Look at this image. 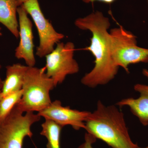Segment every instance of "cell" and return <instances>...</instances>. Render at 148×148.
Returning <instances> with one entry per match:
<instances>
[{"label": "cell", "mask_w": 148, "mask_h": 148, "mask_svg": "<svg viewBox=\"0 0 148 148\" xmlns=\"http://www.w3.org/2000/svg\"><path fill=\"white\" fill-rule=\"evenodd\" d=\"M75 24L81 30L91 32L90 45L85 49L90 51L95 58L94 68L83 77L82 83L90 88L108 83L114 78L119 69L114 64L111 57L108 32L110 19L102 12L97 11L84 17L77 18Z\"/></svg>", "instance_id": "cell-1"}, {"label": "cell", "mask_w": 148, "mask_h": 148, "mask_svg": "<svg viewBox=\"0 0 148 148\" xmlns=\"http://www.w3.org/2000/svg\"><path fill=\"white\" fill-rule=\"evenodd\" d=\"M85 125L88 133L112 148H143L132 142L124 115L113 105L106 106L98 101L96 110L90 112Z\"/></svg>", "instance_id": "cell-2"}, {"label": "cell", "mask_w": 148, "mask_h": 148, "mask_svg": "<svg viewBox=\"0 0 148 148\" xmlns=\"http://www.w3.org/2000/svg\"><path fill=\"white\" fill-rule=\"evenodd\" d=\"M45 71V67L39 69L28 66L21 89L22 97L16 105L22 112H39L52 102L50 92L55 85Z\"/></svg>", "instance_id": "cell-3"}, {"label": "cell", "mask_w": 148, "mask_h": 148, "mask_svg": "<svg viewBox=\"0 0 148 148\" xmlns=\"http://www.w3.org/2000/svg\"><path fill=\"white\" fill-rule=\"evenodd\" d=\"M111 57L114 64L129 73L132 64L148 63V49L137 45L136 37L121 26L110 32Z\"/></svg>", "instance_id": "cell-4"}, {"label": "cell", "mask_w": 148, "mask_h": 148, "mask_svg": "<svg viewBox=\"0 0 148 148\" xmlns=\"http://www.w3.org/2000/svg\"><path fill=\"white\" fill-rule=\"evenodd\" d=\"M75 51L73 43L59 42L46 56V73L53 80L55 87L64 82L67 76L79 72V66L74 57Z\"/></svg>", "instance_id": "cell-5"}, {"label": "cell", "mask_w": 148, "mask_h": 148, "mask_svg": "<svg viewBox=\"0 0 148 148\" xmlns=\"http://www.w3.org/2000/svg\"><path fill=\"white\" fill-rule=\"evenodd\" d=\"M22 5L32 17L38 31L39 44L36 54L40 58L45 57L54 49L55 45L60 42L65 36L56 32L46 18L38 0H27Z\"/></svg>", "instance_id": "cell-6"}, {"label": "cell", "mask_w": 148, "mask_h": 148, "mask_svg": "<svg viewBox=\"0 0 148 148\" xmlns=\"http://www.w3.org/2000/svg\"><path fill=\"white\" fill-rule=\"evenodd\" d=\"M34 124L32 118L18 113H12L0 123V148H23L24 139L31 138Z\"/></svg>", "instance_id": "cell-7"}, {"label": "cell", "mask_w": 148, "mask_h": 148, "mask_svg": "<svg viewBox=\"0 0 148 148\" xmlns=\"http://www.w3.org/2000/svg\"><path fill=\"white\" fill-rule=\"evenodd\" d=\"M45 119L50 120L62 127L71 125L74 129H85V122L90 114L87 111H80L64 107L60 101L56 100L44 110L38 112Z\"/></svg>", "instance_id": "cell-8"}, {"label": "cell", "mask_w": 148, "mask_h": 148, "mask_svg": "<svg viewBox=\"0 0 148 148\" xmlns=\"http://www.w3.org/2000/svg\"><path fill=\"white\" fill-rule=\"evenodd\" d=\"M19 40L15 49L14 55L18 59H23L29 67H34L36 63L34 47L33 24L28 14L21 5L17 8Z\"/></svg>", "instance_id": "cell-9"}, {"label": "cell", "mask_w": 148, "mask_h": 148, "mask_svg": "<svg viewBox=\"0 0 148 148\" xmlns=\"http://www.w3.org/2000/svg\"><path fill=\"white\" fill-rule=\"evenodd\" d=\"M135 91L140 92L138 98H127L116 103L120 108L128 106L134 115L139 119L143 125H148V86L137 84L134 86Z\"/></svg>", "instance_id": "cell-10"}, {"label": "cell", "mask_w": 148, "mask_h": 148, "mask_svg": "<svg viewBox=\"0 0 148 148\" xmlns=\"http://www.w3.org/2000/svg\"><path fill=\"white\" fill-rule=\"evenodd\" d=\"M28 68V66L20 64L6 67V77L3 82L1 98L21 90Z\"/></svg>", "instance_id": "cell-11"}, {"label": "cell", "mask_w": 148, "mask_h": 148, "mask_svg": "<svg viewBox=\"0 0 148 148\" xmlns=\"http://www.w3.org/2000/svg\"><path fill=\"white\" fill-rule=\"evenodd\" d=\"M16 0H0V23L16 38H19Z\"/></svg>", "instance_id": "cell-12"}, {"label": "cell", "mask_w": 148, "mask_h": 148, "mask_svg": "<svg viewBox=\"0 0 148 148\" xmlns=\"http://www.w3.org/2000/svg\"><path fill=\"white\" fill-rule=\"evenodd\" d=\"M45 120L40 134L47 139V148H61L60 137L63 127L50 120Z\"/></svg>", "instance_id": "cell-13"}, {"label": "cell", "mask_w": 148, "mask_h": 148, "mask_svg": "<svg viewBox=\"0 0 148 148\" xmlns=\"http://www.w3.org/2000/svg\"><path fill=\"white\" fill-rule=\"evenodd\" d=\"M22 90L11 93L0 99V122L5 119L21 100Z\"/></svg>", "instance_id": "cell-14"}, {"label": "cell", "mask_w": 148, "mask_h": 148, "mask_svg": "<svg viewBox=\"0 0 148 148\" xmlns=\"http://www.w3.org/2000/svg\"><path fill=\"white\" fill-rule=\"evenodd\" d=\"M96 138L89 133H86L84 136V142L78 148H93L92 144L96 142Z\"/></svg>", "instance_id": "cell-15"}, {"label": "cell", "mask_w": 148, "mask_h": 148, "mask_svg": "<svg viewBox=\"0 0 148 148\" xmlns=\"http://www.w3.org/2000/svg\"><path fill=\"white\" fill-rule=\"evenodd\" d=\"M82 1L86 3H92L94 2L98 1L107 4H111L114 2L116 0H82ZM147 1L148 4V0Z\"/></svg>", "instance_id": "cell-16"}, {"label": "cell", "mask_w": 148, "mask_h": 148, "mask_svg": "<svg viewBox=\"0 0 148 148\" xmlns=\"http://www.w3.org/2000/svg\"><path fill=\"white\" fill-rule=\"evenodd\" d=\"M18 7L22 5L27 0H16Z\"/></svg>", "instance_id": "cell-17"}, {"label": "cell", "mask_w": 148, "mask_h": 148, "mask_svg": "<svg viewBox=\"0 0 148 148\" xmlns=\"http://www.w3.org/2000/svg\"><path fill=\"white\" fill-rule=\"evenodd\" d=\"M143 74L145 76L148 78V71L146 69H144L143 71Z\"/></svg>", "instance_id": "cell-18"}, {"label": "cell", "mask_w": 148, "mask_h": 148, "mask_svg": "<svg viewBox=\"0 0 148 148\" xmlns=\"http://www.w3.org/2000/svg\"><path fill=\"white\" fill-rule=\"evenodd\" d=\"M1 66L0 64V69H1ZM3 82V81L1 79L0 77V88H1L2 86Z\"/></svg>", "instance_id": "cell-19"}, {"label": "cell", "mask_w": 148, "mask_h": 148, "mask_svg": "<svg viewBox=\"0 0 148 148\" xmlns=\"http://www.w3.org/2000/svg\"><path fill=\"white\" fill-rule=\"evenodd\" d=\"M1 28L0 27V37H1L2 36V34L1 32Z\"/></svg>", "instance_id": "cell-20"}, {"label": "cell", "mask_w": 148, "mask_h": 148, "mask_svg": "<svg viewBox=\"0 0 148 148\" xmlns=\"http://www.w3.org/2000/svg\"><path fill=\"white\" fill-rule=\"evenodd\" d=\"M1 88H0V99H1Z\"/></svg>", "instance_id": "cell-21"}, {"label": "cell", "mask_w": 148, "mask_h": 148, "mask_svg": "<svg viewBox=\"0 0 148 148\" xmlns=\"http://www.w3.org/2000/svg\"><path fill=\"white\" fill-rule=\"evenodd\" d=\"M145 148H148V146L147 147H146Z\"/></svg>", "instance_id": "cell-22"}]
</instances>
